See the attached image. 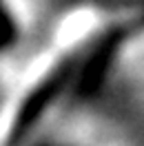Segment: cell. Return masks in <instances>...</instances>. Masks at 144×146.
I'll return each instance as SVG.
<instances>
[{
  "label": "cell",
  "mask_w": 144,
  "mask_h": 146,
  "mask_svg": "<svg viewBox=\"0 0 144 146\" xmlns=\"http://www.w3.org/2000/svg\"><path fill=\"white\" fill-rule=\"evenodd\" d=\"M95 25H98L95 11H91V9H75V11H71V13H67V16L62 18V22L58 25L55 44L62 46V49L78 44V42H82V40L95 29Z\"/></svg>",
  "instance_id": "6da1fadb"
},
{
  "label": "cell",
  "mask_w": 144,
  "mask_h": 146,
  "mask_svg": "<svg viewBox=\"0 0 144 146\" xmlns=\"http://www.w3.org/2000/svg\"><path fill=\"white\" fill-rule=\"evenodd\" d=\"M9 5H11L16 11H20V7H22V0H9Z\"/></svg>",
  "instance_id": "7a4b0ae2"
}]
</instances>
